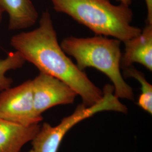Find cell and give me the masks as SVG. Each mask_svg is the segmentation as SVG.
<instances>
[{"label":"cell","mask_w":152,"mask_h":152,"mask_svg":"<svg viewBox=\"0 0 152 152\" xmlns=\"http://www.w3.org/2000/svg\"><path fill=\"white\" fill-rule=\"evenodd\" d=\"M10 45L26 61L32 63L39 72L55 77L70 86L81 98L83 106L90 107L102 100L103 90L61 49L48 10L42 12L38 27L14 36Z\"/></svg>","instance_id":"6da1fadb"},{"label":"cell","mask_w":152,"mask_h":152,"mask_svg":"<svg viewBox=\"0 0 152 152\" xmlns=\"http://www.w3.org/2000/svg\"><path fill=\"white\" fill-rule=\"evenodd\" d=\"M58 12L71 16L95 33L122 42L139 35L142 29L131 25L133 12L129 6L114 5L109 0H51Z\"/></svg>","instance_id":"7a4b0ae2"},{"label":"cell","mask_w":152,"mask_h":152,"mask_svg":"<svg viewBox=\"0 0 152 152\" xmlns=\"http://www.w3.org/2000/svg\"><path fill=\"white\" fill-rule=\"evenodd\" d=\"M121 42L116 38L104 36L86 38L71 36L64 38L60 46L66 54L75 59L81 71L92 67L107 76L113 83L117 98L134 100L133 90L121 72Z\"/></svg>","instance_id":"3957f363"},{"label":"cell","mask_w":152,"mask_h":152,"mask_svg":"<svg viewBox=\"0 0 152 152\" xmlns=\"http://www.w3.org/2000/svg\"><path fill=\"white\" fill-rule=\"evenodd\" d=\"M103 98L101 102L93 106L86 107L78 105L74 113L64 117L59 124L53 126L45 122L40 126L38 133L31 141L34 152H58L65 134L82 121L103 111H115L127 113V108L114 94L113 88L106 85L103 90Z\"/></svg>","instance_id":"277c9868"},{"label":"cell","mask_w":152,"mask_h":152,"mask_svg":"<svg viewBox=\"0 0 152 152\" xmlns=\"http://www.w3.org/2000/svg\"><path fill=\"white\" fill-rule=\"evenodd\" d=\"M0 118L24 126L42 121V116L37 115L34 109L32 80L1 91Z\"/></svg>","instance_id":"5b68a950"},{"label":"cell","mask_w":152,"mask_h":152,"mask_svg":"<svg viewBox=\"0 0 152 152\" xmlns=\"http://www.w3.org/2000/svg\"><path fill=\"white\" fill-rule=\"evenodd\" d=\"M32 81L34 109L39 116L55 106L73 103L78 95L64 82L43 72Z\"/></svg>","instance_id":"8992f818"},{"label":"cell","mask_w":152,"mask_h":152,"mask_svg":"<svg viewBox=\"0 0 152 152\" xmlns=\"http://www.w3.org/2000/svg\"><path fill=\"white\" fill-rule=\"evenodd\" d=\"M125 53L122 55L121 67L125 69L139 63L152 71V24H147L141 33L124 42Z\"/></svg>","instance_id":"52a82bcc"},{"label":"cell","mask_w":152,"mask_h":152,"mask_svg":"<svg viewBox=\"0 0 152 152\" xmlns=\"http://www.w3.org/2000/svg\"><path fill=\"white\" fill-rule=\"evenodd\" d=\"M39 124L24 126L0 118V152H20L40 129Z\"/></svg>","instance_id":"ba28073f"},{"label":"cell","mask_w":152,"mask_h":152,"mask_svg":"<svg viewBox=\"0 0 152 152\" xmlns=\"http://www.w3.org/2000/svg\"><path fill=\"white\" fill-rule=\"evenodd\" d=\"M0 6L9 15L11 31L30 28L38 19V12L31 0H0Z\"/></svg>","instance_id":"9c48e42d"},{"label":"cell","mask_w":152,"mask_h":152,"mask_svg":"<svg viewBox=\"0 0 152 152\" xmlns=\"http://www.w3.org/2000/svg\"><path fill=\"white\" fill-rule=\"evenodd\" d=\"M126 77L135 78L141 86V94L138 99L137 104L149 114H152V85L150 84L144 73L138 71L132 65L124 69Z\"/></svg>","instance_id":"30bf717a"},{"label":"cell","mask_w":152,"mask_h":152,"mask_svg":"<svg viewBox=\"0 0 152 152\" xmlns=\"http://www.w3.org/2000/svg\"><path fill=\"white\" fill-rule=\"evenodd\" d=\"M25 62L22 55L16 51L8 53L5 58L0 59V91L11 87L12 80L6 76L7 73L21 68Z\"/></svg>","instance_id":"8fae6325"},{"label":"cell","mask_w":152,"mask_h":152,"mask_svg":"<svg viewBox=\"0 0 152 152\" xmlns=\"http://www.w3.org/2000/svg\"><path fill=\"white\" fill-rule=\"evenodd\" d=\"M147 9V24H152V0H145Z\"/></svg>","instance_id":"7c38bea8"},{"label":"cell","mask_w":152,"mask_h":152,"mask_svg":"<svg viewBox=\"0 0 152 152\" xmlns=\"http://www.w3.org/2000/svg\"><path fill=\"white\" fill-rule=\"evenodd\" d=\"M117 1L120 2V4H122L123 5L126 6H129L130 5L132 4V0H116Z\"/></svg>","instance_id":"4fadbf2b"},{"label":"cell","mask_w":152,"mask_h":152,"mask_svg":"<svg viewBox=\"0 0 152 152\" xmlns=\"http://www.w3.org/2000/svg\"><path fill=\"white\" fill-rule=\"evenodd\" d=\"M3 12H4V11H3V10L2 9V8L0 6V23H1V20H2V17Z\"/></svg>","instance_id":"5bb4252c"},{"label":"cell","mask_w":152,"mask_h":152,"mask_svg":"<svg viewBox=\"0 0 152 152\" xmlns=\"http://www.w3.org/2000/svg\"><path fill=\"white\" fill-rule=\"evenodd\" d=\"M34 152V151H33V149H31V150H30L29 151H28V152Z\"/></svg>","instance_id":"9a60e30c"}]
</instances>
